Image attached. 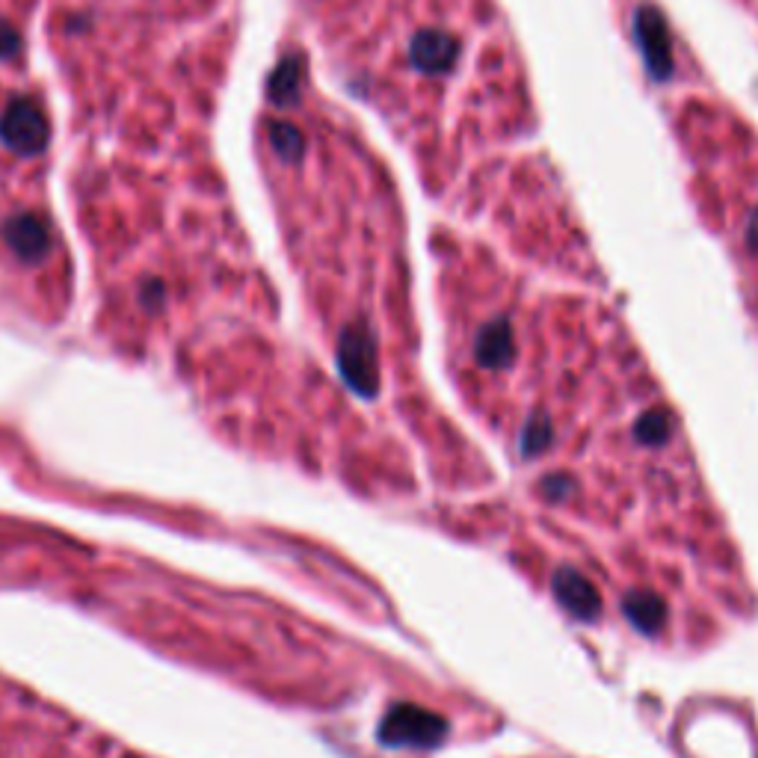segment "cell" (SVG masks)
<instances>
[{
	"label": "cell",
	"instance_id": "obj_1",
	"mask_svg": "<svg viewBox=\"0 0 758 758\" xmlns=\"http://www.w3.org/2000/svg\"><path fill=\"white\" fill-rule=\"evenodd\" d=\"M326 57L451 202L537 131L533 86L498 0H308Z\"/></svg>",
	"mask_w": 758,
	"mask_h": 758
},
{
	"label": "cell",
	"instance_id": "obj_2",
	"mask_svg": "<svg viewBox=\"0 0 758 758\" xmlns=\"http://www.w3.org/2000/svg\"><path fill=\"white\" fill-rule=\"evenodd\" d=\"M308 95L303 57H288L270 84L279 113L267 122V145L294 190L342 359L377 379L382 356L409 335L407 208L359 124Z\"/></svg>",
	"mask_w": 758,
	"mask_h": 758
},
{
	"label": "cell",
	"instance_id": "obj_3",
	"mask_svg": "<svg viewBox=\"0 0 758 758\" xmlns=\"http://www.w3.org/2000/svg\"><path fill=\"white\" fill-rule=\"evenodd\" d=\"M631 24L649 68L667 72L661 75L663 110L679 145L687 196L726 249L758 326V124L726 95L675 75V39L658 10L637 15Z\"/></svg>",
	"mask_w": 758,
	"mask_h": 758
},
{
	"label": "cell",
	"instance_id": "obj_4",
	"mask_svg": "<svg viewBox=\"0 0 758 758\" xmlns=\"http://www.w3.org/2000/svg\"><path fill=\"white\" fill-rule=\"evenodd\" d=\"M0 137L15 152H42L47 142V119L33 101H12L0 119Z\"/></svg>",
	"mask_w": 758,
	"mask_h": 758
},
{
	"label": "cell",
	"instance_id": "obj_5",
	"mask_svg": "<svg viewBox=\"0 0 758 758\" xmlns=\"http://www.w3.org/2000/svg\"><path fill=\"white\" fill-rule=\"evenodd\" d=\"M10 243L19 249L21 256L39 258L47 249L45 226L33 217H21L19 223H12L10 226Z\"/></svg>",
	"mask_w": 758,
	"mask_h": 758
},
{
	"label": "cell",
	"instance_id": "obj_6",
	"mask_svg": "<svg viewBox=\"0 0 758 758\" xmlns=\"http://www.w3.org/2000/svg\"><path fill=\"white\" fill-rule=\"evenodd\" d=\"M735 7H740V12L747 15L752 24H756V30H758V0H732Z\"/></svg>",
	"mask_w": 758,
	"mask_h": 758
}]
</instances>
